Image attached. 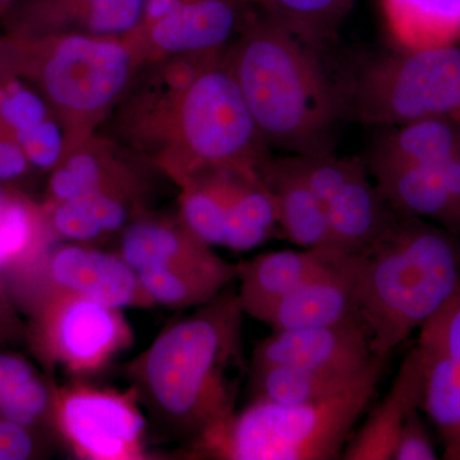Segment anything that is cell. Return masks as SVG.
I'll list each match as a JSON object with an SVG mask.
<instances>
[{
    "label": "cell",
    "mask_w": 460,
    "mask_h": 460,
    "mask_svg": "<svg viewBox=\"0 0 460 460\" xmlns=\"http://www.w3.org/2000/svg\"><path fill=\"white\" fill-rule=\"evenodd\" d=\"M423 366L419 345L405 356L392 387L345 447L341 459L393 460L399 432L408 417L422 407Z\"/></svg>",
    "instance_id": "18"
},
{
    "label": "cell",
    "mask_w": 460,
    "mask_h": 460,
    "mask_svg": "<svg viewBox=\"0 0 460 460\" xmlns=\"http://www.w3.org/2000/svg\"><path fill=\"white\" fill-rule=\"evenodd\" d=\"M261 178L277 206L281 239L301 248L343 250L323 206L287 156H271L263 165Z\"/></svg>",
    "instance_id": "20"
},
{
    "label": "cell",
    "mask_w": 460,
    "mask_h": 460,
    "mask_svg": "<svg viewBox=\"0 0 460 460\" xmlns=\"http://www.w3.org/2000/svg\"><path fill=\"white\" fill-rule=\"evenodd\" d=\"M142 286L155 305L186 310L208 304L237 279V263L220 259L205 265L138 271Z\"/></svg>",
    "instance_id": "26"
},
{
    "label": "cell",
    "mask_w": 460,
    "mask_h": 460,
    "mask_svg": "<svg viewBox=\"0 0 460 460\" xmlns=\"http://www.w3.org/2000/svg\"><path fill=\"white\" fill-rule=\"evenodd\" d=\"M25 334L26 329L18 316L16 305L0 281V339L8 343L22 338Z\"/></svg>",
    "instance_id": "37"
},
{
    "label": "cell",
    "mask_w": 460,
    "mask_h": 460,
    "mask_svg": "<svg viewBox=\"0 0 460 460\" xmlns=\"http://www.w3.org/2000/svg\"><path fill=\"white\" fill-rule=\"evenodd\" d=\"M243 314L228 287L169 323L124 366L141 407L166 435L190 443L235 411L246 374Z\"/></svg>",
    "instance_id": "3"
},
{
    "label": "cell",
    "mask_w": 460,
    "mask_h": 460,
    "mask_svg": "<svg viewBox=\"0 0 460 460\" xmlns=\"http://www.w3.org/2000/svg\"><path fill=\"white\" fill-rule=\"evenodd\" d=\"M12 39L14 75L49 105L65 132V156L100 131L140 66L124 38L65 33Z\"/></svg>",
    "instance_id": "5"
},
{
    "label": "cell",
    "mask_w": 460,
    "mask_h": 460,
    "mask_svg": "<svg viewBox=\"0 0 460 460\" xmlns=\"http://www.w3.org/2000/svg\"><path fill=\"white\" fill-rule=\"evenodd\" d=\"M56 239L44 206L11 190L0 208V275L31 271Z\"/></svg>",
    "instance_id": "24"
},
{
    "label": "cell",
    "mask_w": 460,
    "mask_h": 460,
    "mask_svg": "<svg viewBox=\"0 0 460 460\" xmlns=\"http://www.w3.org/2000/svg\"><path fill=\"white\" fill-rule=\"evenodd\" d=\"M367 165H436L460 154V122L453 115L375 127Z\"/></svg>",
    "instance_id": "22"
},
{
    "label": "cell",
    "mask_w": 460,
    "mask_h": 460,
    "mask_svg": "<svg viewBox=\"0 0 460 460\" xmlns=\"http://www.w3.org/2000/svg\"><path fill=\"white\" fill-rule=\"evenodd\" d=\"M14 75L13 39L7 33L0 35V83Z\"/></svg>",
    "instance_id": "38"
},
{
    "label": "cell",
    "mask_w": 460,
    "mask_h": 460,
    "mask_svg": "<svg viewBox=\"0 0 460 460\" xmlns=\"http://www.w3.org/2000/svg\"><path fill=\"white\" fill-rule=\"evenodd\" d=\"M348 251L337 248H302L277 251L237 263L238 296L243 311L279 298Z\"/></svg>",
    "instance_id": "23"
},
{
    "label": "cell",
    "mask_w": 460,
    "mask_h": 460,
    "mask_svg": "<svg viewBox=\"0 0 460 460\" xmlns=\"http://www.w3.org/2000/svg\"><path fill=\"white\" fill-rule=\"evenodd\" d=\"M399 49L460 44V0H381Z\"/></svg>",
    "instance_id": "25"
},
{
    "label": "cell",
    "mask_w": 460,
    "mask_h": 460,
    "mask_svg": "<svg viewBox=\"0 0 460 460\" xmlns=\"http://www.w3.org/2000/svg\"><path fill=\"white\" fill-rule=\"evenodd\" d=\"M38 374L25 357L16 353L0 352V394L14 384Z\"/></svg>",
    "instance_id": "36"
},
{
    "label": "cell",
    "mask_w": 460,
    "mask_h": 460,
    "mask_svg": "<svg viewBox=\"0 0 460 460\" xmlns=\"http://www.w3.org/2000/svg\"><path fill=\"white\" fill-rule=\"evenodd\" d=\"M33 429L0 417V460H26L38 453Z\"/></svg>",
    "instance_id": "34"
},
{
    "label": "cell",
    "mask_w": 460,
    "mask_h": 460,
    "mask_svg": "<svg viewBox=\"0 0 460 460\" xmlns=\"http://www.w3.org/2000/svg\"><path fill=\"white\" fill-rule=\"evenodd\" d=\"M145 0H18L3 18L16 39L84 33L126 38L140 23Z\"/></svg>",
    "instance_id": "15"
},
{
    "label": "cell",
    "mask_w": 460,
    "mask_h": 460,
    "mask_svg": "<svg viewBox=\"0 0 460 460\" xmlns=\"http://www.w3.org/2000/svg\"><path fill=\"white\" fill-rule=\"evenodd\" d=\"M290 164L323 206L339 246L362 252L392 228L398 214L370 181L361 157L288 155Z\"/></svg>",
    "instance_id": "10"
},
{
    "label": "cell",
    "mask_w": 460,
    "mask_h": 460,
    "mask_svg": "<svg viewBox=\"0 0 460 460\" xmlns=\"http://www.w3.org/2000/svg\"><path fill=\"white\" fill-rule=\"evenodd\" d=\"M420 411H414L408 417L399 432L393 460H435L438 459L435 445L429 438V429L420 417Z\"/></svg>",
    "instance_id": "33"
},
{
    "label": "cell",
    "mask_w": 460,
    "mask_h": 460,
    "mask_svg": "<svg viewBox=\"0 0 460 460\" xmlns=\"http://www.w3.org/2000/svg\"><path fill=\"white\" fill-rule=\"evenodd\" d=\"M419 344L460 367V289L420 329Z\"/></svg>",
    "instance_id": "31"
},
{
    "label": "cell",
    "mask_w": 460,
    "mask_h": 460,
    "mask_svg": "<svg viewBox=\"0 0 460 460\" xmlns=\"http://www.w3.org/2000/svg\"><path fill=\"white\" fill-rule=\"evenodd\" d=\"M40 93L22 78L0 83V140L17 142L36 126L53 117Z\"/></svg>",
    "instance_id": "29"
},
{
    "label": "cell",
    "mask_w": 460,
    "mask_h": 460,
    "mask_svg": "<svg viewBox=\"0 0 460 460\" xmlns=\"http://www.w3.org/2000/svg\"><path fill=\"white\" fill-rule=\"evenodd\" d=\"M380 378L311 404L252 399L246 408L233 411L190 441V456L220 460L341 459Z\"/></svg>",
    "instance_id": "6"
},
{
    "label": "cell",
    "mask_w": 460,
    "mask_h": 460,
    "mask_svg": "<svg viewBox=\"0 0 460 460\" xmlns=\"http://www.w3.org/2000/svg\"><path fill=\"white\" fill-rule=\"evenodd\" d=\"M247 3L307 38L332 42L339 25L356 0H247Z\"/></svg>",
    "instance_id": "28"
},
{
    "label": "cell",
    "mask_w": 460,
    "mask_h": 460,
    "mask_svg": "<svg viewBox=\"0 0 460 460\" xmlns=\"http://www.w3.org/2000/svg\"><path fill=\"white\" fill-rule=\"evenodd\" d=\"M378 357L358 321L272 332L257 343L251 368L292 366L314 370H362Z\"/></svg>",
    "instance_id": "16"
},
{
    "label": "cell",
    "mask_w": 460,
    "mask_h": 460,
    "mask_svg": "<svg viewBox=\"0 0 460 460\" xmlns=\"http://www.w3.org/2000/svg\"><path fill=\"white\" fill-rule=\"evenodd\" d=\"M330 47L251 8L224 49V65L269 147L296 156L334 153L350 119L353 71L338 65Z\"/></svg>",
    "instance_id": "2"
},
{
    "label": "cell",
    "mask_w": 460,
    "mask_h": 460,
    "mask_svg": "<svg viewBox=\"0 0 460 460\" xmlns=\"http://www.w3.org/2000/svg\"><path fill=\"white\" fill-rule=\"evenodd\" d=\"M117 252L136 271L205 265L219 261L213 247L186 226L180 215L148 210L120 234Z\"/></svg>",
    "instance_id": "17"
},
{
    "label": "cell",
    "mask_w": 460,
    "mask_h": 460,
    "mask_svg": "<svg viewBox=\"0 0 460 460\" xmlns=\"http://www.w3.org/2000/svg\"><path fill=\"white\" fill-rule=\"evenodd\" d=\"M223 51L141 65L99 132L155 165L175 186L215 168L261 177L270 147Z\"/></svg>",
    "instance_id": "1"
},
{
    "label": "cell",
    "mask_w": 460,
    "mask_h": 460,
    "mask_svg": "<svg viewBox=\"0 0 460 460\" xmlns=\"http://www.w3.org/2000/svg\"><path fill=\"white\" fill-rule=\"evenodd\" d=\"M425 366L422 407L444 444V459L460 460V367L420 347Z\"/></svg>",
    "instance_id": "27"
},
{
    "label": "cell",
    "mask_w": 460,
    "mask_h": 460,
    "mask_svg": "<svg viewBox=\"0 0 460 460\" xmlns=\"http://www.w3.org/2000/svg\"><path fill=\"white\" fill-rule=\"evenodd\" d=\"M460 289L456 235L419 217L399 215L362 251L354 311L372 353L387 358Z\"/></svg>",
    "instance_id": "4"
},
{
    "label": "cell",
    "mask_w": 460,
    "mask_h": 460,
    "mask_svg": "<svg viewBox=\"0 0 460 460\" xmlns=\"http://www.w3.org/2000/svg\"><path fill=\"white\" fill-rule=\"evenodd\" d=\"M53 428L80 459L147 458V419L131 386L126 392L83 383L56 386Z\"/></svg>",
    "instance_id": "9"
},
{
    "label": "cell",
    "mask_w": 460,
    "mask_h": 460,
    "mask_svg": "<svg viewBox=\"0 0 460 460\" xmlns=\"http://www.w3.org/2000/svg\"><path fill=\"white\" fill-rule=\"evenodd\" d=\"M17 2L18 0H0V21L7 16Z\"/></svg>",
    "instance_id": "39"
},
{
    "label": "cell",
    "mask_w": 460,
    "mask_h": 460,
    "mask_svg": "<svg viewBox=\"0 0 460 460\" xmlns=\"http://www.w3.org/2000/svg\"><path fill=\"white\" fill-rule=\"evenodd\" d=\"M56 386L38 374L14 384L0 394V417L32 429L44 420L53 425Z\"/></svg>",
    "instance_id": "30"
},
{
    "label": "cell",
    "mask_w": 460,
    "mask_h": 460,
    "mask_svg": "<svg viewBox=\"0 0 460 460\" xmlns=\"http://www.w3.org/2000/svg\"><path fill=\"white\" fill-rule=\"evenodd\" d=\"M362 252H347L301 286L244 314L272 332L337 325L358 321L354 293L361 268Z\"/></svg>",
    "instance_id": "14"
},
{
    "label": "cell",
    "mask_w": 460,
    "mask_h": 460,
    "mask_svg": "<svg viewBox=\"0 0 460 460\" xmlns=\"http://www.w3.org/2000/svg\"><path fill=\"white\" fill-rule=\"evenodd\" d=\"M156 172L159 169L144 157L96 132L50 172L44 206L95 192H122L148 199L153 190L150 177Z\"/></svg>",
    "instance_id": "13"
},
{
    "label": "cell",
    "mask_w": 460,
    "mask_h": 460,
    "mask_svg": "<svg viewBox=\"0 0 460 460\" xmlns=\"http://www.w3.org/2000/svg\"><path fill=\"white\" fill-rule=\"evenodd\" d=\"M26 334L47 367L58 366L78 378L98 374L133 343L120 308L50 287L36 295Z\"/></svg>",
    "instance_id": "8"
},
{
    "label": "cell",
    "mask_w": 460,
    "mask_h": 460,
    "mask_svg": "<svg viewBox=\"0 0 460 460\" xmlns=\"http://www.w3.org/2000/svg\"><path fill=\"white\" fill-rule=\"evenodd\" d=\"M18 145L22 147L32 166L50 172L59 165L65 156V132L53 115L26 132L18 140Z\"/></svg>",
    "instance_id": "32"
},
{
    "label": "cell",
    "mask_w": 460,
    "mask_h": 460,
    "mask_svg": "<svg viewBox=\"0 0 460 460\" xmlns=\"http://www.w3.org/2000/svg\"><path fill=\"white\" fill-rule=\"evenodd\" d=\"M385 358L362 370H314L292 366L251 368L252 399L301 405L329 401L383 376Z\"/></svg>",
    "instance_id": "21"
},
{
    "label": "cell",
    "mask_w": 460,
    "mask_h": 460,
    "mask_svg": "<svg viewBox=\"0 0 460 460\" xmlns=\"http://www.w3.org/2000/svg\"><path fill=\"white\" fill-rule=\"evenodd\" d=\"M453 117H456V119H458V120H459V122H460V111H458V113L454 114V115H453Z\"/></svg>",
    "instance_id": "41"
},
{
    "label": "cell",
    "mask_w": 460,
    "mask_h": 460,
    "mask_svg": "<svg viewBox=\"0 0 460 460\" xmlns=\"http://www.w3.org/2000/svg\"><path fill=\"white\" fill-rule=\"evenodd\" d=\"M44 286L86 296L114 308H151L153 301L138 272L117 251L91 244L68 243L53 248L31 271Z\"/></svg>",
    "instance_id": "12"
},
{
    "label": "cell",
    "mask_w": 460,
    "mask_h": 460,
    "mask_svg": "<svg viewBox=\"0 0 460 460\" xmlns=\"http://www.w3.org/2000/svg\"><path fill=\"white\" fill-rule=\"evenodd\" d=\"M31 166L17 142L0 140V183L20 180Z\"/></svg>",
    "instance_id": "35"
},
{
    "label": "cell",
    "mask_w": 460,
    "mask_h": 460,
    "mask_svg": "<svg viewBox=\"0 0 460 460\" xmlns=\"http://www.w3.org/2000/svg\"><path fill=\"white\" fill-rule=\"evenodd\" d=\"M251 8L247 0H145L140 23L124 39L140 66L215 53L237 36Z\"/></svg>",
    "instance_id": "11"
},
{
    "label": "cell",
    "mask_w": 460,
    "mask_h": 460,
    "mask_svg": "<svg viewBox=\"0 0 460 460\" xmlns=\"http://www.w3.org/2000/svg\"><path fill=\"white\" fill-rule=\"evenodd\" d=\"M9 192H11V190L3 189L2 184H0V208L4 204L5 199H8Z\"/></svg>",
    "instance_id": "40"
},
{
    "label": "cell",
    "mask_w": 460,
    "mask_h": 460,
    "mask_svg": "<svg viewBox=\"0 0 460 460\" xmlns=\"http://www.w3.org/2000/svg\"><path fill=\"white\" fill-rule=\"evenodd\" d=\"M460 111V44L399 49L354 69L350 119L386 127Z\"/></svg>",
    "instance_id": "7"
},
{
    "label": "cell",
    "mask_w": 460,
    "mask_h": 460,
    "mask_svg": "<svg viewBox=\"0 0 460 460\" xmlns=\"http://www.w3.org/2000/svg\"><path fill=\"white\" fill-rule=\"evenodd\" d=\"M368 166V165H367ZM375 184L396 214L460 235V204L436 165H370Z\"/></svg>",
    "instance_id": "19"
}]
</instances>
